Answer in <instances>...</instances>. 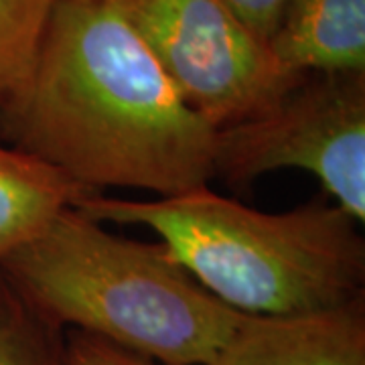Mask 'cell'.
Wrapping results in <instances>:
<instances>
[{"mask_svg": "<svg viewBox=\"0 0 365 365\" xmlns=\"http://www.w3.org/2000/svg\"><path fill=\"white\" fill-rule=\"evenodd\" d=\"M86 195V189L45 160L0 144V262Z\"/></svg>", "mask_w": 365, "mask_h": 365, "instance_id": "8", "label": "cell"}, {"mask_svg": "<svg viewBox=\"0 0 365 365\" xmlns=\"http://www.w3.org/2000/svg\"><path fill=\"white\" fill-rule=\"evenodd\" d=\"M209 365H365V297L297 314H246Z\"/></svg>", "mask_w": 365, "mask_h": 365, "instance_id": "6", "label": "cell"}, {"mask_svg": "<svg viewBox=\"0 0 365 365\" xmlns=\"http://www.w3.org/2000/svg\"><path fill=\"white\" fill-rule=\"evenodd\" d=\"M76 207L91 220L146 225L201 287L242 314H297L365 297V242L337 205L266 213L209 187L148 201L104 193Z\"/></svg>", "mask_w": 365, "mask_h": 365, "instance_id": "3", "label": "cell"}, {"mask_svg": "<svg viewBox=\"0 0 365 365\" xmlns=\"http://www.w3.org/2000/svg\"><path fill=\"white\" fill-rule=\"evenodd\" d=\"M63 331L43 323L0 280V365H59Z\"/></svg>", "mask_w": 365, "mask_h": 365, "instance_id": "10", "label": "cell"}, {"mask_svg": "<svg viewBox=\"0 0 365 365\" xmlns=\"http://www.w3.org/2000/svg\"><path fill=\"white\" fill-rule=\"evenodd\" d=\"M314 175L365 223V73H309L268 110L215 130V177L248 185L272 170Z\"/></svg>", "mask_w": 365, "mask_h": 365, "instance_id": "4", "label": "cell"}, {"mask_svg": "<svg viewBox=\"0 0 365 365\" xmlns=\"http://www.w3.org/2000/svg\"><path fill=\"white\" fill-rule=\"evenodd\" d=\"M227 11L264 43L272 39L288 0H222Z\"/></svg>", "mask_w": 365, "mask_h": 365, "instance_id": "12", "label": "cell"}, {"mask_svg": "<svg viewBox=\"0 0 365 365\" xmlns=\"http://www.w3.org/2000/svg\"><path fill=\"white\" fill-rule=\"evenodd\" d=\"M268 47L297 76L365 73V0H288Z\"/></svg>", "mask_w": 365, "mask_h": 365, "instance_id": "7", "label": "cell"}, {"mask_svg": "<svg viewBox=\"0 0 365 365\" xmlns=\"http://www.w3.org/2000/svg\"><path fill=\"white\" fill-rule=\"evenodd\" d=\"M185 104L220 130L274 106L300 78L222 0H110Z\"/></svg>", "mask_w": 365, "mask_h": 365, "instance_id": "5", "label": "cell"}, {"mask_svg": "<svg viewBox=\"0 0 365 365\" xmlns=\"http://www.w3.org/2000/svg\"><path fill=\"white\" fill-rule=\"evenodd\" d=\"M59 365H165L90 333L67 329Z\"/></svg>", "mask_w": 365, "mask_h": 365, "instance_id": "11", "label": "cell"}, {"mask_svg": "<svg viewBox=\"0 0 365 365\" xmlns=\"http://www.w3.org/2000/svg\"><path fill=\"white\" fill-rule=\"evenodd\" d=\"M57 0H0V110L13 104L35 69Z\"/></svg>", "mask_w": 365, "mask_h": 365, "instance_id": "9", "label": "cell"}, {"mask_svg": "<svg viewBox=\"0 0 365 365\" xmlns=\"http://www.w3.org/2000/svg\"><path fill=\"white\" fill-rule=\"evenodd\" d=\"M0 280L43 323L165 365H209L246 317L201 287L163 242L112 234L78 207L0 262Z\"/></svg>", "mask_w": 365, "mask_h": 365, "instance_id": "2", "label": "cell"}, {"mask_svg": "<svg viewBox=\"0 0 365 365\" xmlns=\"http://www.w3.org/2000/svg\"><path fill=\"white\" fill-rule=\"evenodd\" d=\"M0 134L88 193L182 195L215 179V128L185 104L110 0H57Z\"/></svg>", "mask_w": 365, "mask_h": 365, "instance_id": "1", "label": "cell"}]
</instances>
